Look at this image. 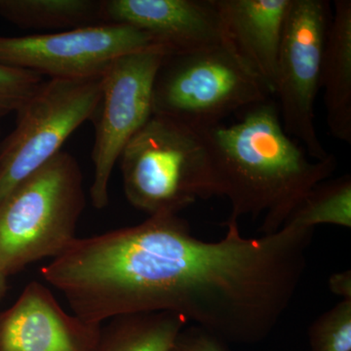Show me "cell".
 Segmentation results:
<instances>
[{
	"instance_id": "1",
	"label": "cell",
	"mask_w": 351,
	"mask_h": 351,
	"mask_svg": "<svg viewBox=\"0 0 351 351\" xmlns=\"http://www.w3.org/2000/svg\"><path fill=\"white\" fill-rule=\"evenodd\" d=\"M233 123L198 129L211 156L215 196L230 201L228 221L263 217L262 232L280 230L304 197L337 168L334 154L308 156L284 130L271 98L245 108Z\"/></svg>"
},
{
	"instance_id": "2",
	"label": "cell",
	"mask_w": 351,
	"mask_h": 351,
	"mask_svg": "<svg viewBox=\"0 0 351 351\" xmlns=\"http://www.w3.org/2000/svg\"><path fill=\"white\" fill-rule=\"evenodd\" d=\"M85 204L80 163L62 151L0 203V272L9 277L61 255L76 239Z\"/></svg>"
},
{
	"instance_id": "3",
	"label": "cell",
	"mask_w": 351,
	"mask_h": 351,
	"mask_svg": "<svg viewBox=\"0 0 351 351\" xmlns=\"http://www.w3.org/2000/svg\"><path fill=\"white\" fill-rule=\"evenodd\" d=\"M124 193L152 216L178 215L215 196L209 149L198 129L152 114L119 157Z\"/></svg>"
},
{
	"instance_id": "4",
	"label": "cell",
	"mask_w": 351,
	"mask_h": 351,
	"mask_svg": "<svg viewBox=\"0 0 351 351\" xmlns=\"http://www.w3.org/2000/svg\"><path fill=\"white\" fill-rule=\"evenodd\" d=\"M271 96L228 45H218L164 55L154 80L152 110L202 129Z\"/></svg>"
},
{
	"instance_id": "5",
	"label": "cell",
	"mask_w": 351,
	"mask_h": 351,
	"mask_svg": "<svg viewBox=\"0 0 351 351\" xmlns=\"http://www.w3.org/2000/svg\"><path fill=\"white\" fill-rule=\"evenodd\" d=\"M101 77L47 80L16 112L14 130L0 145V203L57 154L69 136L91 121Z\"/></svg>"
},
{
	"instance_id": "6",
	"label": "cell",
	"mask_w": 351,
	"mask_h": 351,
	"mask_svg": "<svg viewBox=\"0 0 351 351\" xmlns=\"http://www.w3.org/2000/svg\"><path fill=\"white\" fill-rule=\"evenodd\" d=\"M331 18L326 0H292L276 69L274 96L284 130L315 160L330 154L316 131L315 101Z\"/></svg>"
},
{
	"instance_id": "7",
	"label": "cell",
	"mask_w": 351,
	"mask_h": 351,
	"mask_svg": "<svg viewBox=\"0 0 351 351\" xmlns=\"http://www.w3.org/2000/svg\"><path fill=\"white\" fill-rule=\"evenodd\" d=\"M166 53L149 49L115 60L101 76V98L94 124L90 198L96 209L108 205V186L113 169L127 144L154 114L152 90Z\"/></svg>"
},
{
	"instance_id": "8",
	"label": "cell",
	"mask_w": 351,
	"mask_h": 351,
	"mask_svg": "<svg viewBox=\"0 0 351 351\" xmlns=\"http://www.w3.org/2000/svg\"><path fill=\"white\" fill-rule=\"evenodd\" d=\"M149 49L164 51L136 27L105 24L24 36H0V64L49 80H87L101 77L120 57Z\"/></svg>"
},
{
	"instance_id": "9",
	"label": "cell",
	"mask_w": 351,
	"mask_h": 351,
	"mask_svg": "<svg viewBox=\"0 0 351 351\" xmlns=\"http://www.w3.org/2000/svg\"><path fill=\"white\" fill-rule=\"evenodd\" d=\"M101 326L66 313L49 288L32 281L0 313V351H97Z\"/></svg>"
},
{
	"instance_id": "10",
	"label": "cell",
	"mask_w": 351,
	"mask_h": 351,
	"mask_svg": "<svg viewBox=\"0 0 351 351\" xmlns=\"http://www.w3.org/2000/svg\"><path fill=\"white\" fill-rule=\"evenodd\" d=\"M103 23L145 32L166 54L228 45L212 0H103Z\"/></svg>"
},
{
	"instance_id": "11",
	"label": "cell",
	"mask_w": 351,
	"mask_h": 351,
	"mask_svg": "<svg viewBox=\"0 0 351 351\" xmlns=\"http://www.w3.org/2000/svg\"><path fill=\"white\" fill-rule=\"evenodd\" d=\"M292 0H212L230 50L274 96L279 50Z\"/></svg>"
},
{
	"instance_id": "12",
	"label": "cell",
	"mask_w": 351,
	"mask_h": 351,
	"mask_svg": "<svg viewBox=\"0 0 351 351\" xmlns=\"http://www.w3.org/2000/svg\"><path fill=\"white\" fill-rule=\"evenodd\" d=\"M320 71L327 125L332 137L351 144V1H334Z\"/></svg>"
},
{
	"instance_id": "13",
	"label": "cell",
	"mask_w": 351,
	"mask_h": 351,
	"mask_svg": "<svg viewBox=\"0 0 351 351\" xmlns=\"http://www.w3.org/2000/svg\"><path fill=\"white\" fill-rule=\"evenodd\" d=\"M101 326L97 351H171L188 321L173 313L130 314Z\"/></svg>"
},
{
	"instance_id": "14",
	"label": "cell",
	"mask_w": 351,
	"mask_h": 351,
	"mask_svg": "<svg viewBox=\"0 0 351 351\" xmlns=\"http://www.w3.org/2000/svg\"><path fill=\"white\" fill-rule=\"evenodd\" d=\"M0 15L25 29L64 32L104 25L103 0H0Z\"/></svg>"
},
{
	"instance_id": "15",
	"label": "cell",
	"mask_w": 351,
	"mask_h": 351,
	"mask_svg": "<svg viewBox=\"0 0 351 351\" xmlns=\"http://www.w3.org/2000/svg\"><path fill=\"white\" fill-rule=\"evenodd\" d=\"M286 223L313 228L320 225L351 226V177L320 182L304 197Z\"/></svg>"
},
{
	"instance_id": "16",
	"label": "cell",
	"mask_w": 351,
	"mask_h": 351,
	"mask_svg": "<svg viewBox=\"0 0 351 351\" xmlns=\"http://www.w3.org/2000/svg\"><path fill=\"white\" fill-rule=\"evenodd\" d=\"M309 351H351V299H343L313 321Z\"/></svg>"
},
{
	"instance_id": "17",
	"label": "cell",
	"mask_w": 351,
	"mask_h": 351,
	"mask_svg": "<svg viewBox=\"0 0 351 351\" xmlns=\"http://www.w3.org/2000/svg\"><path fill=\"white\" fill-rule=\"evenodd\" d=\"M34 71L0 64V121L17 112L45 82Z\"/></svg>"
},
{
	"instance_id": "18",
	"label": "cell",
	"mask_w": 351,
	"mask_h": 351,
	"mask_svg": "<svg viewBox=\"0 0 351 351\" xmlns=\"http://www.w3.org/2000/svg\"><path fill=\"white\" fill-rule=\"evenodd\" d=\"M171 351H230L225 341L191 325L180 332Z\"/></svg>"
},
{
	"instance_id": "19",
	"label": "cell",
	"mask_w": 351,
	"mask_h": 351,
	"mask_svg": "<svg viewBox=\"0 0 351 351\" xmlns=\"http://www.w3.org/2000/svg\"><path fill=\"white\" fill-rule=\"evenodd\" d=\"M329 287L335 295L343 299H351V271L339 272L330 277Z\"/></svg>"
},
{
	"instance_id": "20",
	"label": "cell",
	"mask_w": 351,
	"mask_h": 351,
	"mask_svg": "<svg viewBox=\"0 0 351 351\" xmlns=\"http://www.w3.org/2000/svg\"><path fill=\"white\" fill-rule=\"evenodd\" d=\"M7 278L5 276L0 272V302L5 297L7 290H8V284H7Z\"/></svg>"
}]
</instances>
